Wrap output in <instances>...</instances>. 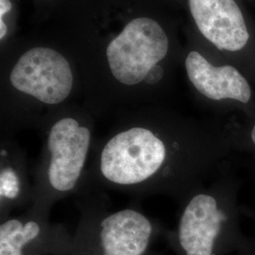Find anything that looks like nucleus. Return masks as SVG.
<instances>
[{"instance_id":"obj_1","label":"nucleus","mask_w":255,"mask_h":255,"mask_svg":"<svg viewBox=\"0 0 255 255\" xmlns=\"http://www.w3.org/2000/svg\"><path fill=\"white\" fill-rule=\"evenodd\" d=\"M232 152L226 127L164 117L132 119L97 138L82 188L138 199L163 195L179 204L226 170Z\"/></svg>"},{"instance_id":"obj_2","label":"nucleus","mask_w":255,"mask_h":255,"mask_svg":"<svg viewBox=\"0 0 255 255\" xmlns=\"http://www.w3.org/2000/svg\"><path fill=\"white\" fill-rule=\"evenodd\" d=\"M241 184L227 168L179 203L176 225L163 237L175 255H234L251 244L241 226Z\"/></svg>"},{"instance_id":"obj_3","label":"nucleus","mask_w":255,"mask_h":255,"mask_svg":"<svg viewBox=\"0 0 255 255\" xmlns=\"http://www.w3.org/2000/svg\"><path fill=\"white\" fill-rule=\"evenodd\" d=\"M42 122L43 145L27 208L50 215L56 202L82 190L97 138L91 120L80 115L64 113Z\"/></svg>"},{"instance_id":"obj_4","label":"nucleus","mask_w":255,"mask_h":255,"mask_svg":"<svg viewBox=\"0 0 255 255\" xmlns=\"http://www.w3.org/2000/svg\"><path fill=\"white\" fill-rule=\"evenodd\" d=\"M80 219L70 255H147L166 228L140 205L113 210L106 191L82 188L76 196Z\"/></svg>"},{"instance_id":"obj_5","label":"nucleus","mask_w":255,"mask_h":255,"mask_svg":"<svg viewBox=\"0 0 255 255\" xmlns=\"http://www.w3.org/2000/svg\"><path fill=\"white\" fill-rule=\"evenodd\" d=\"M168 46V38L156 21L133 19L107 47L110 73L125 88L146 86L147 75L165 58Z\"/></svg>"},{"instance_id":"obj_6","label":"nucleus","mask_w":255,"mask_h":255,"mask_svg":"<svg viewBox=\"0 0 255 255\" xmlns=\"http://www.w3.org/2000/svg\"><path fill=\"white\" fill-rule=\"evenodd\" d=\"M73 72L64 56L51 48L34 47L19 58L9 74V84L19 95L42 106H57L72 94Z\"/></svg>"},{"instance_id":"obj_7","label":"nucleus","mask_w":255,"mask_h":255,"mask_svg":"<svg viewBox=\"0 0 255 255\" xmlns=\"http://www.w3.org/2000/svg\"><path fill=\"white\" fill-rule=\"evenodd\" d=\"M31 208L0 221V255H70L73 235Z\"/></svg>"},{"instance_id":"obj_8","label":"nucleus","mask_w":255,"mask_h":255,"mask_svg":"<svg viewBox=\"0 0 255 255\" xmlns=\"http://www.w3.org/2000/svg\"><path fill=\"white\" fill-rule=\"evenodd\" d=\"M201 34L221 50L238 51L249 41L243 14L235 0H188Z\"/></svg>"},{"instance_id":"obj_9","label":"nucleus","mask_w":255,"mask_h":255,"mask_svg":"<svg viewBox=\"0 0 255 255\" xmlns=\"http://www.w3.org/2000/svg\"><path fill=\"white\" fill-rule=\"evenodd\" d=\"M185 70L195 90L214 102L232 101L249 106L254 93L250 82L233 65L215 66L197 51L185 59Z\"/></svg>"},{"instance_id":"obj_10","label":"nucleus","mask_w":255,"mask_h":255,"mask_svg":"<svg viewBox=\"0 0 255 255\" xmlns=\"http://www.w3.org/2000/svg\"><path fill=\"white\" fill-rule=\"evenodd\" d=\"M32 198L26 152L13 137H0V221L15 209H27Z\"/></svg>"},{"instance_id":"obj_11","label":"nucleus","mask_w":255,"mask_h":255,"mask_svg":"<svg viewBox=\"0 0 255 255\" xmlns=\"http://www.w3.org/2000/svg\"><path fill=\"white\" fill-rule=\"evenodd\" d=\"M227 128L234 152L255 155V119L246 125H231Z\"/></svg>"},{"instance_id":"obj_12","label":"nucleus","mask_w":255,"mask_h":255,"mask_svg":"<svg viewBox=\"0 0 255 255\" xmlns=\"http://www.w3.org/2000/svg\"><path fill=\"white\" fill-rule=\"evenodd\" d=\"M234 255H255V237H253L252 242L249 246Z\"/></svg>"},{"instance_id":"obj_13","label":"nucleus","mask_w":255,"mask_h":255,"mask_svg":"<svg viewBox=\"0 0 255 255\" xmlns=\"http://www.w3.org/2000/svg\"><path fill=\"white\" fill-rule=\"evenodd\" d=\"M11 9V3L9 0H0V19L3 18V15L9 12Z\"/></svg>"},{"instance_id":"obj_14","label":"nucleus","mask_w":255,"mask_h":255,"mask_svg":"<svg viewBox=\"0 0 255 255\" xmlns=\"http://www.w3.org/2000/svg\"><path fill=\"white\" fill-rule=\"evenodd\" d=\"M7 33V26L3 22V19H0V39H3Z\"/></svg>"},{"instance_id":"obj_15","label":"nucleus","mask_w":255,"mask_h":255,"mask_svg":"<svg viewBox=\"0 0 255 255\" xmlns=\"http://www.w3.org/2000/svg\"><path fill=\"white\" fill-rule=\"evenodd\" d=\"M252 156H253V160H252V164H251V169L255 177V155H252Z\"/></svg>"},{"instance_id":"obj_16","label":"nucleus","mask_w":255,"mask_h":255,"mask_svg":"<svg viewBox=\"0 0 255 255\" xmlns=\"http://www.w3.org/2000/svg\"><path fill=\"white\" fill-rule=\"evenodd\" d=\"M147 255H161V254H159V253H156L154 251H151L149 254Z\"/></svg>"},{"instance_id":"obj_17","label":"nucleus","mask_w":255,"mask_h":255,"mask_svg":"<svg viewBox=\"0 0 255 255\" xmlns=\"http://www.w3.org/2000/svg\"></svg>"}]
</instances>
